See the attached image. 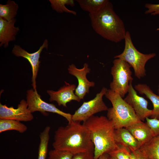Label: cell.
I'll list each match as a JSON object with an SVG mask.
<instances>
[{
  "label": "cell",
  "mask_w": 159,
  "mask_h": 159,
  "mask_svg": "<svg viewBox=\"0 0 159 159\" xmlns=\"http://www.w3.org/2000/svg\"><path fill=\"white\" fill-rule=\"evenodd\" d=\"M54 149L69 152L74 155L94 151V146L87 128L80 122L72 120L65 126L56 130L52 143Z\"/></svg>",
  "instance_id": "obj_1"
},
{
  "label": "cell",
  "mask_w": 159,
  "mask_h": 159,
  "mask_svg": "<svg viewBox=\"0 0 159 159\" xmlns=\"http://www.w3.org/2000/svg\"><path fill=\"white\" fill-rule=\"evenodd\" d=\"M89 16L92 28L104 39L116 43L124 39L127 32L124 24L110 1L98 12Z\"/></svg>",
  "instance_id": "obj_2"
},
{
  "label": "cell",
  "mask_w": 159,
  "mask_h": 159,
  "mask_svg": "<svg viewBox=\"0 0 159 159\" xmlns=\"http://www.w3.org/2000/svg\"><path fill=\"white\" fill-rule=\"evenodd\" d=\"M82 124L90 132L94 146L95 159H98L103 154H108L119 147L115 139V129L107 117L93 115Z\"/></svg>",
  "instance_id": "obj_3"
},
{
  "label": "cell",
  "mask_w": 159,
  "mask_h": 159,
  "mask_svg": "<svg viewBox=\"0 0 159 159\" xmlns=\"http://www.w3.org/2000/svg\"><path fill=\"white\" fill-rule=\"evenodd\" d=\"M105 97L111 102L112 107L108 108L107 117L115 129L125 127L141 121L133 108L117 93L107 90Z\"/></svg>",
  "instance_id": "obj_4"
},
{
  "label": "cell",
  "mask_w": 159,
  "mask_h": 159,
  "mask_svg": "<svg viewBox=\"0 0 159 159\" xmlns=\"http://www.w3.org/2000/svg\"><path fill=\"white\" fill-rule=\"evenodd\" d=\"M124 40L125 45L123 52L114 58L120 59L127 62L133 68L135 76L140 79L146 75L145 67L147 62L155 57L156 54L154 53L144 54L139 52L134 45L128 31H127Z\"/></svg>",
  "instance_id": "obj_5"
},
{
  "label": "cell",
  "mask_w": 159,
  "mask_h": 159,
  "mask_svg": "<svg viewBox=\"0 0 159 159\" xmlns=\"http://www.w3.org/2000/svg\"><path fill=\"white\" fill-rule=\"evenodd\" d=\"M113 64L111 70L113 79L110 84V89L123 98L127 93L130 83L133 80L131 67L127 62L119 58L115 59Z\"/></svg>",
  "instance_id": "obj_6"
},
{
  "label": "cell",
  "mask_w": 159,
  "mask_h": 159,
  "mask_svg": "<svg viewBox=\"0 0 159 159\" xmlns=\"http://www.w3.org/2000/svg\"><path fill=\"white\" fill-rule=\"evenodd\" d=\"M108 89L103 87L92 100L84 102L72 115V120L74 121L85 122L94 115L102 111H107L108 108L102 99Z\"/></svg>",
  "instance_id": "obj_7"
},
{
  "label": "cell",
  "mask_w": 159,
  "mask_h": 159,
  "mask_svg": "<svg viewBox=\"0 0 159 159\" xmlns=\"http://www.w3.org/2000/svg\"><path fill=\"white\" fill-rule=\"evenodd\" d=\"M26 102L28 109L32 113L39 111L43 115H46V112H49L59 114L68 121V122L72 120V115L63 112L57 108L53 104L47 103L41 98L37 90L33 88L27 91Z\"/></svg>",
  "instance_id": "obj_8"
},
{
  "label": "cell",
  "mask_w": 159,
  "mask_h": 159,
  "mask_svg": "<svg viewBox=\"0 0 159 159\" xmlns=\"http://www.w3.org/2000/svg\"><path fill=\"white\" fill-rule=\"evenodd\" d=\"M33 118L32 113L28 109L26 101L24 99L20 101L16 108L0 104V119L27 122L32 120Z\"/></svg>",
  "instance_id": "obj_9"
},
{
  "label": "cell",
  "mask_w": 159,
  "mask_h": 159,
  "mask_svg": "<svg viewBox=\"0 0 159 159\" xmlns=\"http://www.w3.org/2000/svg\"><path fill=\"white\" fill-rule=\"evenodd\" d=\"M48 41L45 39L42 46L36 52L30 53L22 49L19 46L15 45L12 51V53L17 57H22L27 59L30 63L32 68V84L33 89L37 90L36 79L39 67L40 62L39 60L40 54L43 49L46 48L47 49Z\"/></svg>",
  "instance_id": "obj_10"
},
{
  "label": "cell",
  "mask_w": 159,
  "mask_h": 159,
  "mask_svg": "<svg viewBox=\"0 0 159 159\" xmlns=\"http://www.w3.org/2000/svg\"><path fill=\"white\" fill-rule=\"evenodd\" d=\"M124 100L133 108L142 121L151 116L152 110L148 108V101L144 97L138 95L133 87L132 82L130 83L127 95Z\"/></svg>",
  "instance_id": "obj_11"
},
{
  "label": "cell",
  "mask_w": 159,
  "mask_h": 159,
  "mask_svg": "<svg viewBox=\"0 0 159 159\" xmlns=\"http://www.w3.org/2000/svg\"><path fill=\"white\" fill-rule=\"evenodd\" d=\"M69 73L75 77L78 81V85L75 90V94L80 99H83L87 93L89 92V89L94 87V82L89 81L87 78V74L90 72V69L87 63H85L83 67L80 69L77 68L75 65L72 64L68 68Z\"/></svg>",
  "instance_id": "obj_12"
},
{
  "label": "cell",
  "mask_w": 159,
  "mask_h": 159,
  "mask_svg": "<svg viewBox=\"0 0 159 159\" xmlns=\"http://www.w3.org/2000/svg\"><path fill=\"white\" fill-rule=\"evenodd\" d=\"M65 85L58 91L48 90L47 92L50 96V102L56 101L59 106L67 107V104L72 100L80 102V99L74 93L76 86L74 84H70L64 82Z\"/></svg>",
  "instance_id": "obj_13"
},
{
  "label": "cell",
  "mask_w": 159,
  "mask_h": 159,
  "mask_svg": "<svg viewBox=\"0 0 159 159\" xmlns=\"http://www.w3.org/2000/svg\"><path fill=\"white\" fill-rule=\"evenodd\" d=\"M16 19L7 21L0 17V47L3 45L6 47L11 41L15 40L16 36L19 30L18 27H15L14 23Z\"/></svg>",
  "instance_id": "obj_14"
},
{
  "label": "cell",
  "mask_w": 159,
  "mask_h": 159,
  "mask_svg": "<svg viewBox=\"0 0 159 159\" xmlns=\"http://www.w3.org/2000/svg\"><path fill=\"white\" fill-rule=\"evenodd\" d=\"M114 137L118 145L124 147L131 152L137 150L140 147L137 140L126 128L115 129Z\"/></svg>",
  "instance_id": "obj_15"
},
{
  "label": "cell",
  "mask_w": 159,
  "mask_h": 159,
  "mask_svg": "<svg viewBox=\"0 0 159 159\" xmlns=\"http://www.w3.org/2000/svg\"><path fill=\"white\" fill-rule=\"evenodd\" d=\"M126 128L137 140L140 146L154 136L152 130L146 123H144L143 121L133 124Z\"/></svg>",
  "instance_id": "obj_16"
},
{
  "label": "cell",
  "mask_w": 159,
  "mask_h": 159,
  "mask_svg": "<svg viewBox=\"0 0 159 159\" xmlns=\"http://www.w3.org/2000/svg\"><path fill=\"white\" fill-rule=\"evenodd\" d=\"M138 150L145 159H159V135L142 145Z\"/></svg>",
  "instance_id": "obj_17"
},
{
  "label": "cell",
  "mask_w": 159,
  "mask_h": 159,
  "mask_svg": "<svg viewBox=\"0 0 159 159\" xmlns=\"http://www.w3.org/2000/svg\"><path fill=\"white\" fill-rule=\"evenodd\" d=\"M135 89L140 94L145 95L152 102L153 106L152 118L159 119V95L155 94L147 85L138 84L135 86Z\"/></svg>",
  "instance_id": "obj_18"
},
{
  "label": "cell",
  "mask_w": 159,
  "mask_h": 159,
  "mask_svg": "<svg viewBox=\"0 0 159 159\" xmlns=\"http://www.w3.org/2000/svg\"><path fill=\"white\" fill-rule=\"evenodd\" d=\"M81 9L87 11L89 14L98 12L109 1L108 0H77Z\"/></svg>",
  "instance_id": "obj_19"
},
{
  "label": "cell",
  "mask_w": 159,
  "mask_h": 159,
  "mask_svg": "<svg viewBox=\"0 0 159 159\" xmlns=\"http://www.w3.org/2000/svg\"><path fill=\"white\" fill-rule=\"evenodd\" d=\"M19 6L14 1L8 0L6 4H0V17L7 21L14 19L17 14Z\"/></svg>",
  "instance_id": "obj_20"
},
{
  "label": "cell",
  "mask_w": 159,
  "mask_h": 159,
  "mask_svg": "<svg viewBox=\"0 0 159 159\" xmlns=\"http://www.w3.org/2000/svg\"><path fill=\"white\" fill-rule=\"evenodd\" d=\"M27 129V127L20 121L11 119H0V133L7 130H15L23 133Z\"/></svg>",
  "instance_id": "obj_21"
},
{
  "label": "cell",
  "mask_w": 159,
  "mask_h": 159,
  "mask_svg": "<svg viewBox=\"0 0 159 159\" xmlns=\"http://www.w3.org/2000/svg\"><path fill=\"white\" fill-rule=\"evenodd\" d=\"M50 127H46L40 134V142L38 149V159H46L49 139Z\"/></svg>",
  "instance_id": "obj_22"
},
{
  "label": "cell",
  "mask_w": 159,
  "mask_h": 159,
  "mask_svg": "<svg viewBox=\"0 0 159 159\" xmlns=\"http://www.w3.org/2000/svg\"><path fill=\"white\" fill-rule=\"evenodd\" d=\"M51 6L53 10L57 12L62 13L65 12L76 15L77 13L74 11L70 10L67 8L65 5H70L74 6L75 3L73 0H49Z\"/></svg>",
  "instance_id": "obj_23"
},
{
  "label": "cell",
  "mask_w": 159,
  "mask_h": 159,
  "mask_svg": "<svg viewBox=\"0 0 159 159\" xmlns=\"http://www.w3.org/2000/svg\"><path fill=\"white\" fill-rule=\"evenodd\" d=\"M130 152L126 148L119 145L117 149L108 153V159H130Z\"/></svg>",
  "instance_id": "obj_24"
},
{
  "label": "cell",
  "mask_w": 159,
  "mask_h": 159,
  "mask_svg": "<svg viewBox=\"0 0 159 159\" xmlns=\"http://www.w3.org/2000/svg\"><path fill=\"white\" fill-rule=\"evenodd\" d=\"M73 156L69 152L54 149L49 152L47 159H72Z\"/></svg>",
  "instance_id": "obj_25"
},
{
  "label": "cell",
  "mask_w": 159,
  "mask_h": 159,
  "mask_svg": "<svg viewBox=\"0 0 159 159\" xmlns=\"http://www.w3.org/2000/svg\"><path fill=\"white\" fill-rule=\"evenodd\" d=\"M146 123L152 130L154 136L159 135V119L147 117Z\"/></svg>",
  "instance_id": "obj_26"
},
{
  "label": "cell",
  "mask_w": 159,
  "mask_h": 159,
  "mask_svg": "<svg viewBox=\"0 0 159 159\" xmlns=\"http://www.w3.org/2000/svg\"><path fill=\"white\" fill-rule=\"evenodd\" d=\"M145 6L147 9L145 12V14H150L153 16L159 14V4L146 3Z\"/></svg>",
  "instance_id": "obj_27"
},
{
  "label": "cell",
  "mask_w": 159,
  "mask_h": 159,
  "mask_svg": "<svg viewBox=\"0 0 159 159\" xmlns=\"http://www.w3.org/2000/svg\"><path fill=\"white\" fill-rule=\"evenodd\" d=\"M72 159H95L94 151L82 152L74 154Z\"/></svg>",
  "instance_id": "obj_28"
},
{
  "label": "cell",
  "mask_w": 159,
  "mask_h": 159,
  "mask_svg": "<svg viewBox=\"0 0 159 159\" xmlns=\"http://www.w3.org/2000/svg\"><path fill=\"white\" fill-rule=\"evenodd\" d=\"M130 159H145L139 153L138 150L131 152L130 154Z\"/></svg>",
  "instance_id": "obj_29"
},
{
  "label": "cell",
  "mask_w": 159,
  "mask_h": 159,
  "mask_svg": "<svg viewBox=\"0 0 159 159\" xmlns=\"http://www.w3.org/2000/svg\"><path fill=\"white\" fill-rule=\"evenodd\" d=\"M109 155L107 153H105L101 156L98 159H108Z\"/></svg>",
  "instance_id": "obj_30"
},
{
  "label": "cell",
  "mask_w": 159,
  "mask_h": 159,
  "mask_svg": "<svg viewBox=\"0 0 159 159\" xmlns=\"http://www.w3.org/2000/svg\"><path fill=\"white\" fill-rule=\"evenodd\" d=\"M158 95H159V85L158 86Z\"/></svg>",
  "instance_id": "obj_31"
}]
</instances>
